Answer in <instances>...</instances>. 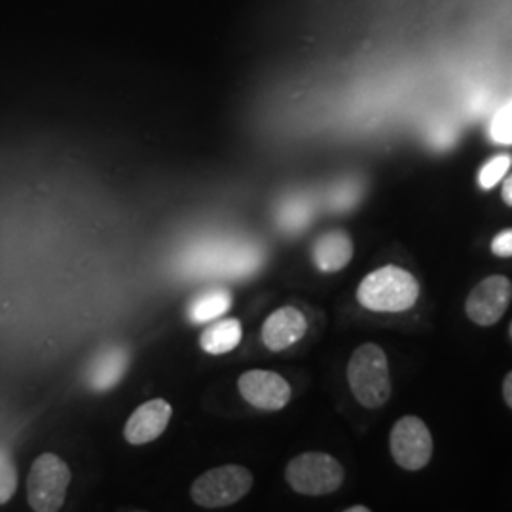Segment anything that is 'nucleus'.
I'll list each match as a JSON object with an SVG mask.
<instances>
[{"instance_id": "24", "label": "nucleus", "mask_w": 512, "mask_h": 512, "mask_svg": "<svg viewBox=\"0 0 512 512\" xmlns=\"http://www.w3.org/2000/svg\"><path fill=\"white\" fill-rule=\"evenodd\" d=\"M348 512H368L366 507H349Z\"/></svg>"}, {"instance_id": "10", "label": "nucleus", "mask_w": 512, "mask_h": 512, "mask_svg": "<svg viewBox=\"0 0 512 512\" xmlns=\"http://www.w3.org/2000/svg\"><path fill=\"white\" fill-rule=\"evenodd\" d=\"M173 416V406L165 399H150L141 404L126 421L124 439L131 446H143L164 435Z\"/></svg>"}, {"instance_id": "8", "label": "nucleus", "mask_w": 512, "mask_h": 512, "mask_svg": "<svg viewBox=\"0 0 512 512\" xmlns=\"http://www.w3.org/2000/svg\"><path fill=\"white\" fill-rule=\"evenodd\" d=\"M511 300L512 283L509 277L490 275L471 291L465 311L476 325L490 327L505 315Z\"/></svg>"}, {"instance_id": "7", "label": "nucleus", "mask_w": 512, "mask_h": 512, "mask_svg": "<svg viewBox=\"0 0 512 512\" xmlns=\"http://www.w3.org/2000/svg\"><path fill=\"white\" fill-rule=\"evenodd\" d=\"M389 448L397 465L406 471H420L433 456V437L420 418L406 416L395 423Z\"/></svg>"}, {"instance_id": "3", "label": "nucleus", "mask_w": 512, "mask_h": 512, "mask_svg": "<svg viewBox=\"0 0 512 512\" xmlns=\"http://www.w3.org/2000/svg\"><path fill=\"white\" fill-rule=\"evenodd\" d=\"M348 382L353 397L365 408H380L391 397L389 363L384 349L363 344L355 349L348 365Z\"/></svg>"}, {"instance_id": "25", "label": "nucleus", "mask_w": 512, "mask_h": 512, "mask_svg": "<svg viewBox=\"0 0 512 512\" xmlns=\"http://www.w3.org/2000/svg\"><path fill=\"white\" fill-rule=\"evenodd\" d=\"M509 332H511V338H512V325H511V330H509Z\"/></svg>"}, {"instance_id": "14", "label": "nucleus", "mask_w": 512, "mask_h": 512, "mask_svg": "<svg viewBox=\"0 0 512 512\" xmlns=\"http://www.w3.org/2000/svg\"><path fill=\"white\" fill-rule=\"evenodd\" d=\"M243 329L238 319H215L200 336V346L209 355H226L238 348Z\"/></svg>"}, {"instance_id": "17", "label": "nucleus", "mask_w": 512, "mask_h": 512, "mask_svg": "<svg viewBox=\"0 0 512 512\" xmlns=\"http://www.w3.org/2000/svg\"><path fill=\"white\" fill-rule=\"evenodd\" d=\"M512 160L511 156L507 154H501V156H495L488 164L484 165L480 169V175H478V183L482 188H494L495 184L499 183L507 171L511 169Z\"/></svg>"}, {"instance_id": "18", "label": "nucleus", "mask_w": 512, "mask_h": 512, "mask_svg": "<svg viewBox=\"0 0 512 512\" xmlns=\"http://www.w3.org/2000/svg\"><path fill=\"white\" fill-rule=\"evenodd\" d=\"M18 488V471L12 458L0 450V505L10 501Z\"/></svg>"}, {"instance_id": "1", "label": "nucleus", "mask_w": 512, "mask_h": 512, "mask_svg": "<svg viewBox=\"0 0 512 512\" xmlns=\"http://www.w3.org/2000/svg\"><path fill=\"white\" fill-rule=\"evenodd\" d=\"M264 260L262 251L245 241H203L184 256L183 266L196 275L247 277L255 274Z\"/></svg>"}, {"instance_id": "5", "label": "nucleus", "mask_w": 512, "mask_h": 512, "mask_svg": "<svg viewBox=\"0 0 512 512\" xmlns=\"http://www.w3.org/2000/svg\"><path fill=\"white\" fill-rule=\"evenodd\" d=\"M71 478L73 475L65 459L55 454L38 456L27 476V501L31 509L37 512L59 511L65 505Z\"/></svg>"}, {"instance_id": "13", "label": "nucleus", "mask_w": 512, "mask_h": 512, "mask_svg": "<svg viewBox=\"0 0 512 512\" xmlns=\"http://www.w3.org/2000/svg\"><path fill=\"white\" fill-rule=\"evenodd\" d=\"M311 258L317 270L325 274H334L344 270L353 258V241L348 232L332 230L315 239L311 247Z\"/></svg>"}, {"instance_id": "9", "label": "nucleus", "mask_w": 512, "mask_h": 512, "mask_svg": "<svg viewBox=\"0 0 512 512\" xmlns=\"http://www.w3.org/2000/svg\"><path fill=\"white\" fill-rule=\"evenodd\" d=\"M238 389L241 397L264 412H277L291 401V385L272 370H247L239 376Z\"/></svg>"}, {"instance_id": "22", "label": "nucleus", "mask_w": 512, "mask_h": 512, "mask_svg": "<svg viewBox=\"0 0 512 512\" xmlns=\"http://www.w3.org/2000/svg\"><path fill=\"white\" fill-rule=\"evenodd\" d=\"M503 397H505V403L509 404V408H512V372L507 374L503 382Z\"/></svg>"}, {"instance_id": "20", "label": "nucleus", "mask_w": 512, "mask_h": 512, "mask_svg": "<svg viewBox=\"0 0 512 512\" xmlns=\"http://www.w3.org/2000/svg\"><path fill=\"white\" fill-rule=\"evenodd\" d=\"M492 137L501 145L512 143V103L497 112L492 122Z\"/></svg>"}, {"instance_id": "15", "label": "nucleus", "mask_w": 512, "mask_h": 512, "mask_svg": "<svg viewBox=\"0 0 512 512\" xmlns=\"http://www.w3.org/2000/svg\"><path fill=\"white\" fill-rule=\"evenodd\" d=\"M232 306V294L226 289H209L196 294L188 304V319L194 325L211 323L222 317Z\"/></svg>"}, {"instance_id": "11", "label": "nucleus", "mask_w": 512, "mask_h": 512, "mask_svg": "<svg viewBox=\"0 0 512 512\" xmlns=\"http://www.w3.org/2000/svg\"><path fill=\"white\" fill-rule=\"evenodd\" d=\"M308 330V319L294 306L275 310L262 325V344L270 351H285L294 346Z\"/></svg>"}, {"instance_id": "21", "label": "nucleus", "mask_w": 512, "mask_h": 512, "mask_svg": "<svg viewBox=\"0 0 512 512\" xmlns=\"http://www.w3.org/2000/svg\"><path fill=\"white\" fill-rule=\"evenodd\" d=\"M492 251H494V255L503 256V258H511L512 228L511 230H503L501 234L495 236L494 241H492Z\"/></svg>"}, {"instance_id": "12", "label": "nucleus", "mask_w": 512, "mask_h": 512, "mask_svg": "<svg viewBox=\"0 0 512 512\" xmlns=\"http://www.w3.org/2000/svg\"><path fill=\"white\" fill-rule=\"evenodd\" d=\"M129 363L131 353L124 346H109L99 351L86 370V385L97 393L109 391L126 376Z\"/></svg>"}, {"instance_id": "4", "label": "nucleus", "mask_w": 512, "mask_h": 512, "mask_svg": "<svg viewBox=\"0 0 512 512\" xmlns=\"http://www.w3.org/2000/svg\"><path fill=\"white\" fill-rule=\"evenodd\" d=\"M255 478L241 465H222L198 476L190 486V497L203 509L236 505L251 492Z\"/></svg>"}, {"instance_id": "23", "label": "nucleus", "mask_w": 512, "mask_h": 512, "mask_svg": "<svg viewBox=\"0 0 512 512\" xmlns=\"http://www.w3.org/2000/svg\"><path fill=\"white\" fill-rule=\"evenodd\" d=\"M503 200L507 205H512V175L503 184Z\"/></svg>"}, {"instance_id": "19", "label": "nucleus", "mask_w": 512, "mask_h": 512, "mask_svg": "<svg viewBox=\"0 0 512 512\" xmlns=\"http://www.w3.org/2000/svg\"><path fill=\"white\" fill-rule=\"evenodd\" d=\"M359 196H361L359 184H340V188H336V190L332 192L329 205L334 211H348L355 203L359 202Z\"/></svg>"}, {"instance_id": "6", "label": "nucleus", "mask_w": 512, "mask_h": 512, "mask_svg": "<svg viewBox=\"0 0 512 512\" xmlns=\"http://www.w3.org/2000/svg\"><path fill=\"white\" fill-rule=\"evenodd\" d=\"M285 478L296 494L327 495L342 486L344 467L329 454L308 452L289 461Z\"/></svg>"}, {"instance_id": "16", "label": "nucleus", "mask_w": 512, "mask_h": 512, "mask_svg": "<svg viewBox=\"0 0 512 512\" xmlns=\"http://www.w3.org/2000/svg\"><path fill=\"white\" fill-rule=\"evenodd\" d=\"M311 219H313V203L300 196L287 200L279 207V213H277V224L287 234L302 232L310 224Z\"/></svg>"}, {"instance_id": "2", "label": "nucleus", "mask_w": 512, "mask_h": 512, "mask_svg": "<svg viewBox=\"0 0 512 512\" xmlns=\"http://www.w3.org/2000/svg\"><path fill=\"white\" fill-rule=\"evenodd\" d=\"M420 298L416 277L399 266H384L366 275L357 289L359 304L370 311L399 313L410 310Z\"/></svg>"}]
</instances>
